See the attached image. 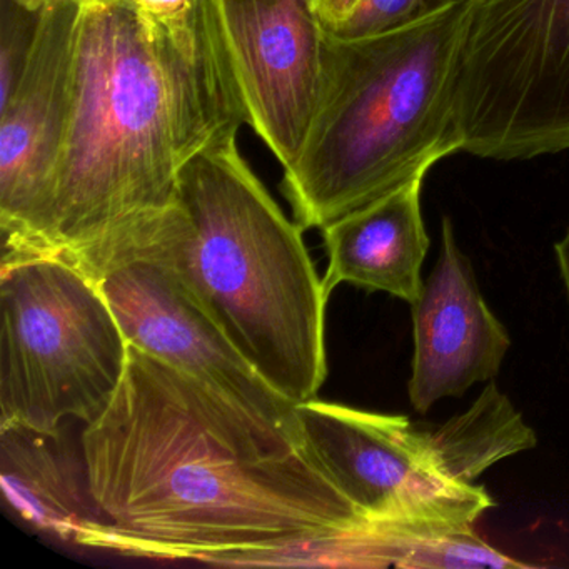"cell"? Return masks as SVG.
<instances>
[{
	"label": "cell",
	"instance_id": "cell-6",
	"mask_svg": "<svg viewBox=\"0 0 569 569\" xmlns=\"http://www.w3.org/2000/svg\"><path fill=\"white\" fill-rule=\"evenodd\" d=\"M455 86L461 152L526 161L569 151V0H465Z\"/></svg>",
	"mask_w": 569,
	"mask_h": 569
},
{
	"label": "cell",
	"instance_id": "cell-10",
	"mask_svg": "<svg viewBox=\"0 0 569 569\" xmlns=\"http://www.w3.org/2000/svg\"><path fill=\"white\" fill-rule=\"evenodd\" d=\"M98 284L129 345L295 436V402L256 371L171 266L132 259Z\"/></svg>",
	"mask_w": 569,
	"mask_h": 569
},
{
	"label": "cell",
	"instance_id": "cell-21",
	"mask_svg": "<svg viewBox=\"0 0 569 569\" xmlns=\"http://www.w3.org/2000/svg\"><path fill=\"white\" fill-rule=\"evenodd\" d=\"M556 256H558L562 281H565L566 291H568L569 296V229L565 238L556 244Z\"/></svg>",
	"mask_w": 569,
	"mask_h": 569
},
{
	"label": "cell",
	"instance_id": "cell-20",
	"mask_svg": "<svg viewBox=\"0 0 569 569\" xmlns=\"http://www.w3.org/2000/svg\"><path fill=\"white\" fill-rule=\"evenodd\" d=\"M355 4L356 0H316V12H318L322 26L328 28V26L341 21Z\"/></svg>",
	"mask_w": 569,
	"mask_h": 569
},
{
	"label": "cell",
	"instance_id": "cell-3",
	"mask_svg": "<svg viewBox=\"0 0 569 569\" xmlns=\"http://www.w3.org/2000/svg\"><path fill=\"white\" fill-rule=\"evenodd\" d=\"M226 122L179 171L178 201L134 259L171 266L256 371L289 401L328 376L329 296L298 222L284 214Z\"/></svg>",
	"mask_w": 569,
	"mask_h": 569
},
{
	"label": "cell",
	"instance_id": "cell-8",
	"mask_svg": "<svg viewBox=\"0 0 569 569\" xmlns=\"http://www.w3.org/2000/svg\"><path fill=\"white\" fill-rule=\"evenodd\" d=\"M198 21L229 118L291 168L321 92L325 28L315 0H198Z\"/></svg>",
	"mask_w": 569,
	"mask_h": 569
},
{
	"label": "cell",
	"instance_id": "cell-9",
	"mask_svg": "<svg viewBox=\"0 0 569 569\" xmlns=\"http://www.w3.org/2000/svg\"><path fill=\"white\" fill-rule=\"evenodd\" d=\"M84 0H46L21 78L0 104L2 258L51 252L52 198L74 94Z\"/></svg>",
	"mask_w": 569,
	"mask_h": 569
},
{
	"label": "cell",
	"instance_id": "cell-16",
	"mask_svg": "<svg viewBox=\"0 0 569 569\" xmlns=\"http://www.w3.org/2000/svg\"><path fill=\"white\" fill-rule=\"evenodd\" d=\"M402 569L528 568L479 538L475 528L416 535L406 542Z\"/></svg>",
	"mask_w": 569,
	"mask_h": 569
},
{
	"label": "cell",
	"instance_id": "cell-13",
	"mask_svg": "<svg viewBox=\"0 0 569 569\" xmlns=\"http://www.w3.org/2000/svg\"><path fill=\"white\" fill-rule=\"evenodd\" d=\"M0 482L6 501L32 528L81 545L102 521L84 461L62 449L59 432L0 425Z\"/></svg>",
	"mask_w": 569,
	"mask_h": 569
},
{
	"label": "cell",
	"instance_id": "cell-5",
	"mask_svg": "<svg viewBox=\"0 0 569 569\" xmlns=\"http://www.w3.org/2000/svg\"><path fill=\"white\" fill-rule=\"evenodd\" d=\"M129 341L94 279L62 256L0 261V425L89 422L121 386Z\"/></svg>",
	"mask_w": 569,
	"mask_h": 569
},
{
	"label": "cell",
	"instance_id": "cell-1",
	"mask_svg": "<svg viewBox=\"0 0 569 569\" xmlns=\"http://www.w3.org/2000/svg\"><path fill=\"white\" fill-rule=\"evenodd\" d=\"M102 521L81 546L218 565L368 521L268 425L161 359L129 345L111 405L81 436Z\"/></svg>",
	"mask_w": 569,
	"mask_h": 569
},
{
	"label": "cell",
	"instance_id": "cell-11",
	"mask_svg": "<svg viewBox=\"0 0 569 569\" xmlns=\"http://www.w3.org/2000/svg\"><path fill=\"white\" fill-rule=\"evenodd\" d=\"M415 358L409 399L428 412L445 398L492 381L511 346L508 331L486 305L451 219L442 218L438 264L412 302Z\"/></svg>",
	"mask_w": 569,
	"mask_h": 569
},
{
	"label": "cell",
	"instance_id": "cell-19",
	"mask_svg": "<svg viewBox=\"0 0 569 569\" xmlns=\"http://www.w3.org/2000/svg\"><path fill=\"white\" fill-rule=\"evenodd\" d=\"M436 0H356L348 14L325 28L339 38H362L398 28L418 18Z\"/></svg>",
	"mask_w": 569,
	"mask_h": 569
},
{
	"label": "cell",
	"instance_id": "cell-7",
	"mask_svg": "<svg viewBox=\"0 0 569 569\" xmlns=\"http://www.w3.org/2000/svg\"><path fill=\"white\" fill-rule=\"evenodd\" d=\"M295 438L309 461L375 525L416 535L475 528L495 506L485 488L452 478L428 431L405 416L318 399L295 409Z\"/></svg>",
	"mask_w": 569,
	"mask_h": 569
},
{
	"label": "cell",
	"instance_id": "cell-12",
	"mask_svg": "<svg viewBox=\"0 0 569 569\" xmlns=\"http://www.w3.org/2000/svg\"><path fill=\"white\" fill-rule=\"evenodd\" d=\"M425 178L415 179L371 204L322 228L329 264L325 291L342 282L418 301L429 236L422 219Z\"/></svg>",
	"mask_w": 569,
	"mask_h": 569
},
{
	"label": "cell",
	"instance_id": "cell-15",
	"mask_svg": "<svg viewBox=\"0 0 569 569\" xmlns=\"http://www.w3.org/2000/svg\"><path fill=\"white\" fill-rule=\"evenodd\" d=\"M415 532L391 526L336 529L284 546L222 556L218 565L236 568H398Z\"/></svg>",
	"mask_w": 569,
	"mask_h": 569
},
{
	"label": "cell",
	"instance_id": "cell-4",
	"mask_svg": "<svg viewBox=\"0 0 569 569\" xmlns=\"http://www.w3.org/2000/svg\"><path fill=\"white\" fill-rule=\"evenodd\" d=\"M465 26V0H436L378 34L339 38L325 29L318 109L282 179L305 231L426 178L461 152L455 86Z\"/></svg>",
	"mask_w": 569,
	"mask_h": 569
},
{
	"label": "cell",
	"instance_id": "cell-22",
	"mask_svg": "<svg viewBox=\"0 0 569 569\" xmlns=\"http://www.w3.org/2000/svg\"><path fill=\"white\" fill-rule=\"evenodd\" d=\"M315 6H316V0H315Z\"/></svg>",
	"mask_w": 569,
	"mask_h": 569
},
{
	"label": "cell",
	"instance_id": "cell-17",
	"mask_svg": "<svg viewBox=\"0 0 569 569\" xmlns=\"http://www.w3.org/2000/svg\"><path fill=\"white\" fill-rule=\"evenodd\" d=\"M44 4L46 0H0V104L21 78Z\"/></svg>",
	"mask_w": 569,
	"mask_h": 569
},
{
	"label": "cell",
	"instance_id": "cell-18",
	"mask_svg": "<svg viewBox=\"0 0 569 569\" xmlns=\"http://www.w3.org/2000/svg\"><path fill=\"white\" fill-rule=\"evenodd\" d=\"M151 31L189 61L206 64L199 32L198 0H132Z\"/></svg>",
	"mask_w": 569,
	"mask_h": 569
},
{
	"label": "cell",
	"instance_id": "cell-2",
	"mask_svg": "<svg viewBox=\"0 0 569 569\" xmlns=\"http://www.w3.org/2000/svg\"><path fill=\"white\" fill-rule=\"evenodd\" d=\"M226 122L211 69L162 42L132 0H84L52 254L96 282L132 261L178 201L184 162Z\"/></svg>",
	"mask_w": 569,
	"mask_h": 569
},
{
	"label": "cell",
	"instance_id": "cell-14",
	"mask_svg": "<svg viewBox=\"0 0 569 569\" xmlns=\"http://www.w3.org/2000/svg\"><path fill=\"white\" fill-rule=\"evenodd\" d=\"M428 435L446 471L465 482H475L496 462L538 445L536 432L495 382L482 389L468 411Z\"/></svg>",
	"mask_w": 569,
	"mask_h": 569
}]
</instances>
